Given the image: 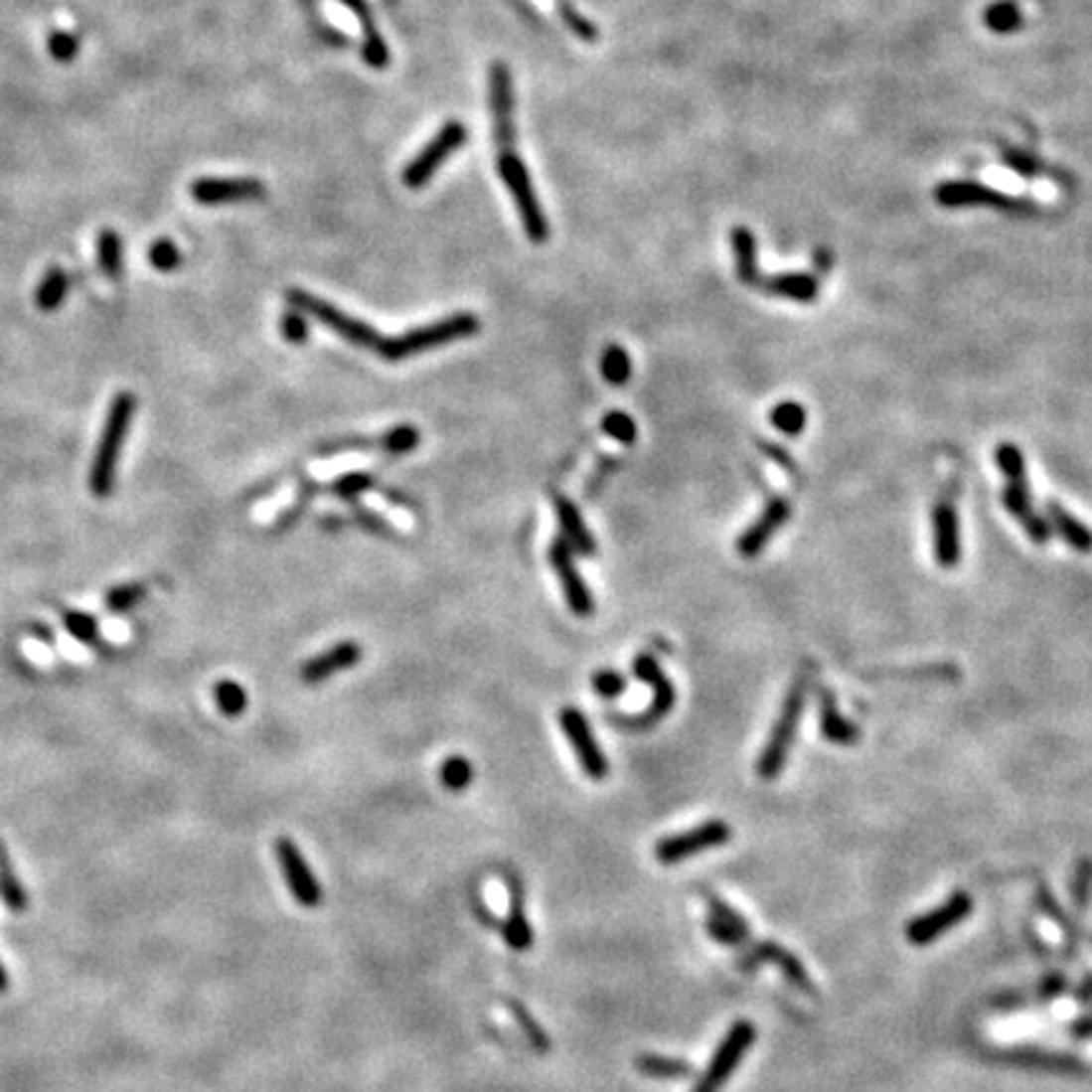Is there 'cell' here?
<instances>
[{"label":"cell","instance_id":"obj_1","mask_svg":"<svg viewBox=\"0 0 1092 1092\" xmlns=\"http://www.w3.org/2000/svg\"><path fill=\"white\" fill-rule=\"evenodd\" d=\"M488 104H491V117H494V142H496V170L504 180L506 190L514 198V206L519 218H522L524 234L537 245L546 243L551 235L549 218L544 213L542 203L537 198V190L532 185L527 165L516 150V96H514V77L504 62H494L488 69Z\"/></svg>","mask_w":1092,"mask_h":1092},{"label":"cell","instance_id":"obj_2","mask_svg":"<svg viewBox=\"0 0 1092 1092\" xmlns=\"http://www.w3.org/2000/svg\"><path fill=\"white\" fill-rule=\"evenodd\" d=\"M481 332V322L478 316L471 311H458V314H450L445 319H438L433 324H422V327L407 329L405 334H397V337L380 339L378 355L385 362H402L410 360V357L422 355V352H433L445 347L450 342H458V339L476 337Z\"/></svg>","mask_w":1092,"mask_h":1092},{"label":"cell","instance_id":"obj_3","mask_svg":"<svg viewBox=\"0 0 1092 1092\" xmlns=\"http://www.w3.org/2000/svg\"><path fill=\"white\" fill-rule=\"evenodd\" d=\"M134 410H137V399H134V394L119 392L117 397L111 399L109 412H106L104 430H101V438H99V445H96V455L89 473L91 494L99 496V499H104V496L111 494L119 453H122V445L124 440H127Z\"/></svg>","mask_w":1092,"mask_h":1092},{"label":"cell","instance_id":"obj_4","mask_svg":"<svg viewBox=\"0 0 1092 1092\" xmlns=\"http://www.w3.org/2000/svg\"><path fill=\"white\" fill-rule=\"evenodd\" d=\"M804 699H807V678H797L792 688H789L787 699H784L782 713L774 721L769 738H766V746L761 751L759 761H756V774L761 779H777L782 774L784 764H787V756L792 751V743L797 738L799 721H802L804 713Z\"/></svg>","mask_w":1092,"mask_h":1092},{"label":"cell","instance_id":"obj_5","mask_svg":"<svg viewBox=\"0 0 1092 1092\" xmlns=\"http://www.w3.org/2000/svg\"><path fill=\"white\" fill-rule=\"evenodd\" d=\"M286 301L291 304V309H299L301 314L314 316L316 322H322L324 327L332 329L337 337H342L344 342L352 344V347H360V350H378L380 334L372 324L355 319L347 311H342L339 306H334L332 301L319 299V296L309 294L304 289H289L286 291Z\"/></svg>","mask_w":1092,"mask_h":1092},{"label":"cell","instance_id":"obj_6","mask_svg":"<svg viewBox=\"0 0 1092 1092\" xmlns=\"http://www.w3.org/2000/svg\"><path fill=\"white\" fill-rule=\"evenodd\" d=\"M468 142V127L458 119H450L443 127L435 132V137L407 162V167L402 170V185L407 190H422L430 180H433L435 172L440 170L445 160H448L453 152L461 150Z\"/></svg>","mask_w":1092,"mask_h":1092},{"label":"cell","instance_id":"obj_7","mask_svg":"<svg viewBox=\"0 0 1092 1092\" xmlns=\"http://www.w3.org/2000/svg\"><path fill=\"white\" fill-rule=\"evenodd\" d=\"M754 1042H756V1026L746 1019H738L736 1024L726 1031V1037L721 1039V1044L715 1047L708 1067L701 1072V1077L696 1080L694 1090L691 1092H721V1087L731 1080L736 1067L741 1065L743 1054L754 1047Z\"/></svg>","mask_w":1092,"mask_h":1092},{"label":"cell","instance_id":"obj_8","mask_svg":"<svg viewBox=\"0 0 1092 1092\" xmlns=\"http://www.w3.org/2000/svg\"><path fill=\"white\" fill-rule=\"evenodd\" d=\"M632 673L653 688L655 699L643 715H627V718H617L615 715V723L620 728H630V731H645V728L655 726L660 718H666V715L671 713L673 705H676V688H673L671 678L663 673V668L658 666V660L648 653L635 658V663H632Z\"/></svg>","mask_w":1092,"mask_h":1092},{"label":"cell","instance_id":"obj_9","mask_svg":"<svg viewBox=\"0 0 1092 1092\" xmlns=\"http://www.w3.org/2000/svg\"><path fill=\"white\" fill-rule=\"evenodd\" d=\"M731 827L723 820H708L703 825H696L686 832H678L671 838H663L655 845V858L663 865H676L683 859H691L701 853L721 848L731 840Z\"/></svg>","mask_w":1092,"mask_h":1092},{"label":"cell","instance_id":"obj_10","mask_svg":"<svg viewBox=\"0 0 1092 1092\" xmlns=\"http://www.w3.org/2000/svg\"><path fill=\"white\" fill-rule=\"evenodd\" d=\"M971 910H974V898H971L969 893H964V890H959V893H954L948 900H943V903L936 905L933 910L915 915L913 921L905 926V938H908L913 946H928V943L946 936L951 928L964 923L971 915Z\"/></svg>","mask_w":1092,"mask_h":1092},{"label":"cell","instance_id":"obj_11","mask_svg":"<svg viewBox=\"0 0 1092 1092\" xmlns=\"http://www.w3.org/2000/svg\"><path fill=\"white\" fill-rule=\"evenodd\" d=\"M559 726L564 731V736L569 738L571 749L577 754L579 766L587 774L589 779L599 782L610 774V761L599 749L597 738H594L592 726H589L587 715L577 708H561L559 710Z\"/></svg>","mask_w":1092,"mask_h":1092},{"label":"cell","instance_id":"obj_12","mask_svg":"<svg viewBox=\"0 0 1092 1092\" xmlns=\"http://www.w3.org/2000/svg\"><path fill=\"white\" fill-rule=\"evenodd\" d=\"M273 853H276L278 865H281V872L289 882V890L296 903H301L304 908H314V905L322 903V885L311 872V865L306 862L301 850L289 838H278Z\"/></svg>","mask_w":1092,"mask_h":1092},{"label":"cell","instance_id":"obj_13","mask_svg":"<svg viewBox=\"0 0 1092 1092\" xmlns=\"http://www.w3.org/2000/svg\"><path fill=\"white\" fill-rule=\"evenodd\" d=\"M549 561L559 577L561 589H564L566 605L577 617H589L594 612V597L589 592L587 582L582 579L579 569L574 566V551L564 539H554L549 546Z\"/></svg>","mask_w":1092,"mask_h":1092},{"label":"cell","instance_id":"obj_14","mask_svg":"<svg viewBox=\"0 0 1092 1092\" xmlns=\"http://www.w3.org/2000/svg\"><path fill=\"white\" fill-rule=\"evenodd\" d=\"M190 195L200 206H231L266 198V185L258 178H198L190 185Z\"/></svg>","mask_w":1092,"mask_h":1092},{"label":"cell","instance_id":"obj_15","mask_svg":"<svg viewBox=\"0 0 1092 1092\" xmlns=\"http://www.w3.org/2000/svg\"><path fill=\"white\" fill-rule=\"evenodd\" d=\"M789 516H792V504H789L787 499L771 496V499L766 501L764 511L759 514V519H756V522L751 524L741 537H738L736 542L738 554H741L743 559H754V556H759L761 551L766 549V544L774 539V534L787 524Z\"/></svg>","mask_w":1092,"mask_h":1092},{"label":"cell","instance_id":"obj_16","mask_svg":"<svg viewBox=\"0 0 1092 1092\" xmlns=\"http://www.w3.org/2000/svg\"><path fill=\"white\" fill-rule=\"evenodd\" d=\"M933 556L943 569H954L961 561V527L956 506L948 499L933 506Z\"/></svg>","mask_w":1092,"mask_h":1092},{"label":"cell","instance_id":"obj_17","mask_svg":"<svg viewBox=\"0 0 1092 1092\" xmlns=\"http://www.w3.org/2000/svg\"><path fill=\"white\" fill-rule=\"evenodd\" d=\"M1004 506H1007V511L1014 516L1021 527H1024L1026 537H1029L1031 542L1047 544L1049 539H1052V529H1049L1047 519L1039 516L1037 511H1034V506H1031V491L1026 478L1024 481L1007 483V488H1004Z\"/></svg>","mask_w":1092,"mask_h":1092},{"label":"cell","instance_id":"obj_18","mask_svg":"<svg viewBox=\"0 0 1092 1092\" xmlns=\"http://www.w3.org/2000/svg\"><path fill=\"white\" fill-rule=\"evenodd\" d=\"M360 660H362L360 645L352 643V640H347V643H337L334 648L324 650V653L306 660L304 666H301V681L309 683V686H316V683L329 681V678L337 676V673L350 671V668H355Z\"/></svg>","mask_w":1092,"mask_h":1092},{"label":"cell","instance_id":"obj_19","mask_svg":"<svg viewBox=\"0 0 1092 1092\" xmlns=\"http://www.w3.org/2000/svg\"><path fill=\"white\" fill-rule=\"evenodd\" d=\"M339 3L350 8V11L357 16V21H360L362 36H365V41H362V59H365L367 67L378 69V72L388 69L390 67L388 41H385L383 34H380L370 3H367V0H339Z\"/></svg>","mask_w":1092,"mask_h":1092},{"label":"cell","instance_id":"obj_20","mask_svg":"<svg viewBox=\"0 0 1092 1092\" xmlns=\"http://www.w3.org/2000/svg\"><path fill=\"white\" fill-rule=\"evenodd\" d=\"M1047 524L1077 554H1092V529L1072 516L1059 501H1047Z\"/></svg>","mask_w":1092,"mask_h":1092},{"label":"cell","instance_id":"obj_21","mask_svg":"<svg viewBox=\"0 0 1092 1092\" xmlns=\"http://www.w3.org/2000/svg\"><path fill=\"white\" fill-rule=\"evenodd\" d=\"M556 519H559L561 527V539L571 546V551H579L584 556L597 554V542H594L592 532L584 527V519L579 514V509L571 504L564 496H556Z\"/></svg>","mask_w":1092,"mask_h":1092},{"label":"cell","instance_id":"obj_22","mask_svg":"<svg viewBox=\"0 0 1092 1092\" xmlns=\"http://www.w3.org/2000/svg\"><path fill=\"white\" fill-rule=\"evenodd\" d=\"M820 731L827 741L838 746H850L859 738V728L840 713L838 701L827 688H820Z\"/></svg>","mask_w":1092,"mask_h":1092},{"label":"cell","instance_id":"obj_23","mask_svg":"<svg viewBox=\"0 0 1092 1092\" xmlns=\"http://www.w3.org/2000/svg\"><path fill=\"white\" fill-rule=\"evenodd\" d=\"M708 933L718 943H726V946H736L743 938L749 936V926L743 921L741 915L733 908L723 905L718 898H710V921H708Z\"/></svg>","mask_w":1092,"mask_h":1092},{"label":"cell","instance_id":"obj_24","mask_svg":"<svg viewBox=\"0 0 1092 1092\" xmlns=\"http://www.w3.org/2000/svg\"><path fill=\"white\" fill-rule=\"evenodd\" d=\"M635 1067L640 1070V1075L653 1077V1080H686L694 1072V1065L686 1062V1059L678 1057H666V1054H640L635 1059Z\"/></svg>","mask_w":1092,"mask_h":1092},{"label":"cell","instance_id":"obj_25","mask_svg":"<svg viewBox=\"0 0 1092 1092\" xmlns=\"http://www.w3.org/2000/svg\"><path fill=\"white\" fill-rule=\"evenodd\" d=\"M504 938L514 951H527V948H532L534 943L532 923H529L527 913H524L522 895H519L516 887H514V893H511V910H509V918H506L504 923Z\"/></svg>","mask_w":1092,"mask_h":1092},{"label":"cell","instance_id":"obj_26","mask_svg":"<svg viewBox=\"0 0 1092 1092\" xmlns=\"http://www.w3.org/2000/svg\"><path fill=\"white\" fill-rule=\"evenodd\" d=\"M96 258H99V268L106 278L117 281V278L122 276L124 271L122 238H119L114 231H109V228L96 235Z\"/></svg>","mask_w":1092,"mask_h":1092},{"label":"cell","instance_id":"obj_27","mask_svg":"<svg viewBox=\"0 0 1092 1092\" xmlns=\"http://www.w3.org/2000/svg\"><path fill=\"white\" fill-rule=\"evenodd\" d=\"M69 294V276L64 268L54 266L46 271V276L41 278L39 291H36V306L41 311H56L64 304Z\"/></svg>","mask_w":1092,"mask_h":1092},{"label":"cell","instance_id":"obj_28","mask_svg":"<svg viewBox=\"0 0 1092 1092\" xmlns=\"http://www.w3.org/2000/svg\"><path fill=\"white\" fill-rule=\"evenodd\" d=\"M764 289L794 301H812L817 296V281L812 276H804V273H792V276L769 278V281H764Z\"/></svg>","mask_w":1092,"mask_h":1092},{"label":"cell","instance_id":"obj_29","mask_svg":"<svg viewBox=\"0 0 1092 1092\" xmlns=\"http://www.w3.org/2000/svg\"><path fill=\"white\" fill-rule=\"evenodd\" d=\"M599 372H602V378H605L607 383L615 385V388H622V385L632 378V360L630 355H627L625 347H620V344H610V347L602 352Z\"/></svg>","mask_w":1092,"mask_h":1092},{"label":"cell","instance_id":"obj_30","mask_svg":"<svg viewBox=\"0 0 1092 1092\" xmlns=\"http://www.w3.org/2000/svg\"><path fill=\"white\" fill-rule=\"evenodd\" d=\"M769 420L771 425L777 427L779 433L794 438V435L802 433L804 425H807V410L799 405L797 399H782L779 405L771 407Z\"/></svg>","mask_w":1092,"mask_h":1092},{"label":"cell","instance_id":"obj_31","mask_svg":"<svg viewBox=\"0 0 1092 1092\" xmlns=\"http://www.w3.org/2000/svg\"><path fill=\"white\" fill-rule=\"evenodd\" d=\"M733 250H736V273L743 283H756L759 271H756V248L754 235L743 228L733 231Z\"/></svg>","mask_w":1092,"mask_h":1092},{"label":"cell","instance_id":"obj_32","mask_svg":"<svg viewBox=\"0 0 1092 1092\" xmlns=\"http://www.w3.org/2000/svg\"><path fill=\"white\" fill-rule=\"evenodd\" d=\"M554 6L561 21H564V26L569 28L571 34L577 36L579 41H584V44H594V41L599 39V28L594 26L587 16H582V13L574 8L571 0H554Z\"/></svg>","mask_w":1092,"mask_h":1092},{"label":"cell","instance_id":"obj_33","mask_svg":"<svg viewBox=\"0 0 1092 1092\" xmlns=\"http://www.w3.org/2000/svg\"><path fill=\"white\" fill-rule=\"evenodd\" d=\"M213 699H216L218 710L228 718L243 715L245 705H248V696L235 681H218L216 688H213Z\"/></svg>","mask_w":1092,"mask_h":1092},{"label":"cell","instance_id":"obj_34","mask_svg":"<svg viewBox=\"0 0 1092 1092\" xmlns=\"http://www.w3.org/2000/svg\"><path fill=\"white\" fill-rule=\"evenodd\" d=\"M759 951H761V956H764V959L777 961L779 969L784 971V976H787V979L794 984V987H799L802 992H812L810 976H807V971L802 969V964H799V961L794 959L789 951H784V948H779V946H761Z\"/></svg>","mask_w":1092,"mask_h":1092},{"label":"cell","instance_id":"obj_35","mask_svg":"<svg viewBox=\"0 0 1092 1092\" xmlns=\"http://www.w3.org/2000/svg\"><path fill=\"white\" fill-rule=\"evenodd\" d=\"M473 782V764L466 756H450L440 764V784L450 792H463Z\"/></svg>","mask_w":1092,"mask_h":1092},{"label":"cell","instance_id":"obj_36","mask_svg":"<svg viewBox=\"0 0 1092 1092\" xmlns=\"http://www.w3.org/2000/svg\"><path fill=\"white\" fill-rule=\"evenodd\" d=\"M509 1010H511V1016H514V1019H516V1024L522 1026L524 1034H527V1037H529V1042H532V1047L537 1049V1052H549V1047H551L549 1037H546V1031H544L542 1026L537 1024V1019H534L532 1014H529L527 1007H524V1004H519V1002H514V999H511V1002H509Z\"/></svg>","mask_w":1092,"mask_h":1092},{"label":"cell","instance_id":"obj_37","mask_svg":"<svg viewBox=\"0 0 1092 1092\" xmlns=\"http://www.w3.org/2000/svg\"><path fill=\"white\" fill-rule=\"evenodd\" d=\"M417 443H420V433H417V427L397 425V427H392V430H388V433L383 435V440H380V448L388 450V453H392V455H407V453H412V450L417 448Z\"/></svg>","mask_w":1092,"mask_h":1092},{"label":"cell","instance_id":"obj_38","mask_svg":"<svg viewBox=\"0 0 1092 1092\" xmlns=\"http://www.w3.org/2000/svg\"><path fill=\"white\" fill-rule=\"evenodd\" d=\"M994 455H997V466L999 471L1004 473V478H1007V483L1024 481L1026 478L1024 455H1021V450L1016 448L1014 443H1002Z\"/></svg>","mask_w":1092,"mask_h":1092},{"label":"cell","instance_id":"obj_39","mask_svg":"<svg viewBox=\"0 0 1092 1092\" xmlns=\"http://www.w3.org/2000/svg\"><path fill=\"white\" fill-rule=\"evenodd\" d=\"M602 430L622 445H632L635 443V438H638V425H635V420H632L627 412H620V410L607 412L605 420H602Z\"/></svg>","mask_w":1092,"mask_h":1092},{"label":"cell","instance_id":"obj_40","mask_svg":"<svg viewBox=\"0 0 1092 1092\" xmlns=\"http://www.w3.org/2000/svg\"><path fill=\"white\" fill-rule=\"evenodd\" d=\"M145 594H147L145 584H139V582L122 584V587H114L106 592V607H109L111 612H129L134 605H137L139 599L145 597Z\"/></svg>","mask_w":1092,"mask_h":1092},{"label":"cell","instance_id":"obj_41","mask_svg":"<svg viewBox=\"0 0 1092 1092\" xmlns=\"http://www.w3.org/2000/svg\"><path fill=\"white\" fill-rule=\"evenodd\" d=\"M0 890H3V898L8 900L11 908H23L26 898H23V890L18 885L16 875L11 870V859H8L6 845L0 843Z\"/></svg>","mask_w":1092,"mask_h":1092},{"label":"cell","instance_id":"obj_42","mask_svg":"<svg viewBox=\"0 0 1092 1092\" xmlns=\"http://www.w3.org/2000/svg\"><path fill=\"white\" fill-rule=\"evenodd\" d=\"M150 263L162 273H170L175 268H180L183 263V253L178 250V245L172 243L170 238H157L150 248Z\"/></svg>","mask_w":1092,"mask_h":1092},{"label":"cell","instance_id":"obj_43","mask_svg":"<svg viewBox=\"0 0 1092 1092\" xmlns=\"http://www.w3.org/2000/svg\"><path fill=\"white\" fill-rule=\"evenodd\" d=\"M375 486V478L370 476V473H347V476H342L339 481L332 483V494H337L339 499H347V501H355L357 496L365 494V491H370V488Z\"/></svg>","mask_w":1092,"mask_h":1092},{"label":"cell","instance_id":"obj_44","mask_svg":"<svg viewBox=\"0 0 1092 1092\" xmlns=\"http://www.w3.org/2000/svg\"><path fill=\"white\" fill-rule=\"evenodd\" d=\"M64 625H67V630L72 632L74 638L81 640V643H94L96 632H99L96 620L91 615H86V612H67V615H64Z\"/></svg>","mask_w":1092,"mask_h":1092},{"label":"cell","instance_id":"obj_45","mask_svg":"<svg viewBox=\"0 0 1092 1092\" xmlns=\"http://www.w3.org/2000/svg\"><path fill=\"white\" fill-rule=\"evenodd\" d=\"M1019 11H1016V6H1012V3H999V6L989 8L987 11V23L994 28V31H999V34H1007V31H1014V28H1019Z\"/></svg>","mask_w":1092,"mask_h":1092},{"label":"cell","instance_id":"obj_46","mask_svg":"<svg viewBox=\"0 0 1092 1092\" xmlns=\"http://www.w3.org/2000/svg\"><path fill=\"white\" fill-rule=\"evenodd\" d=\"M49 54L54 56L59 64L74 62L78 54V41L74 39L72 34H67V31H54V34L49 36Z\"/></svg>","mask_w":1092,"mask_h":1092},{"label":"cell","instance_id":"obj_47","mask_svg":"<svg viewBox=\"0 0 1092 1092\" xmlns=\"http://www.w3.org/2000/svg\"><path fill=\"white\" fill-rule=\"evenodd\" d=\"M281 334L289 339L291 344H301L309 339V322H306V314H301L299 309H289L281 316Z\"/></svg>","mask_w":1092,"mask_h":1092},{"label":"cell","instance_id":"obj_48","mask_svg":"<svg viewBox=\"0 0 1092 1092\" xmlns=\"http://www.w3.org/2000/svg\"><path fill=\"white\" fill-rule=\"evenodd\" d=\"M592 688L602 699H617L625 694V678L615 671H597L592 676Z\"/></svg>","mask_w":1092,"mask_h":1092},{"label":"cell","instance_id":"obj_49","mask_svg":"<svg viewBox=\"0 0 1092 1092\" xmlns=\"http://www.w3.org/2000/svg\"><path fill=\"white\" fill-rule=\"evenodd\" d=\"M1090 882H1092V865L1090 862H1082L1075 872V880H1072V895L1080 905H1087L1090 898Z\"/></svg>","mask_w":1092,"mask_h":1092},{"label":"cell","instance_id":"obj_50","mask_svg":"<svg viewBox=\"0 0 1092 1092\" xmlns=\"http://www.w3.org/2000/svg\"><path fill=\"white\" fill-rule=\"evenodd\" d=\"M759 448L764 450L766 455H771V458H777L779 463H782V468L787 473H797V468H794V461H792V455L782 453L779 448H774V443H764V440H759Z\"/></svg>","mask_w":1092,"mask_h":1092},{"label":"cell","instance_id":"obj_51","mask_svg":"<svg viewBox=\"0 0 1092 1092\" xmlns=\"http://www.w3.org/2000/svg\"><path fill=\"white\" fill-rule=\"evenodd\" d=\"M44 627L46 625H34V630H31V632H34L36 638H44L46 643H54V635H51L49 630H44Z\"/></svg>","mask_w":1092,"mask_h":1092},{"label":"cell","instance_id":"obj_52","mask_svg":"<svg viewBox=\"0 0 1092 1092\" xmlns=\"http://www.w3.org/2000/svg\"><path fill=\"white\" fill-rule=\"evenodd\" d=\"M6 989V974H3V969H0V992Z\"/></svg>","mask_w":1092,"mask_h":1092}]
</instances>
